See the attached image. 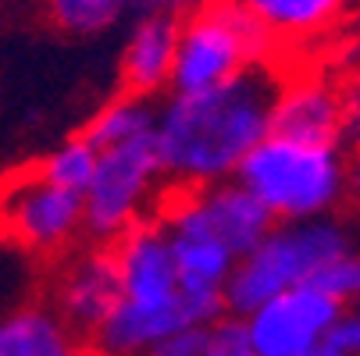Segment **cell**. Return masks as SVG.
Returning a JSON list of instances; mask_svg holds the SVG:
<instances>
[{
  "mask_svg": "<svg viewBox=\"0 0 360 356\" xmlns=\"http://www.w3.org/2000/svg\"><path fill=\"white\" fill-rule=\"evenodd\" d=\"M275 89L278 79L264 65L203 93H165L153 125L165 178L179 189L236 178L239 161L271 128Z\"/></svg>",
  "mask_w": 360,
  "mask_h": 356,
  "instance_id": "cell-1",
  "label": "cell"
},
{
  "mask_svg": "<svg viewBox=\"0 0 360 356\" xmlns=\"http://www.w3.org/2000/svg\"><path fill=\"white\" fill-rule=\"evenodd\" d=\"M236 182L271 221H314L335 214L349 192V164L339 143L271 132L236 168Z\"/></svg>",
  "mask_w": 360,
  "mask_h": 356,
  "instance_id": "cell-2",
  "label": "cell"
},
{
  "mask_svg": "<svg viewBox=\"0 0 360 356\" xmlns=\"http://www.w3.org/2000/svg\"><path fill=\"white\" fill-rule=\"evenodd\" d=\"M356 246L353 228L335 214L314 221H275L268 235L236 261L225 282V314L243 317L278 292L311 285L328 261Z\"/></svg>",
  "mask_w": 360,
  "mask_h": 356,
  "instance_id": "cell-3",
  "label": "cell"
},
{
  "mask_svg": "<svg viewBox=\"0 0 360 356\" xmlns=\"http://www.w3.org/2000/svg\"><path fill=\"white\" fill-rule=\"evenodd\" d=\"M278 39L239 0H200L179 15L168 93H203L264 68Z\"/></svg>",
  "mask_w": 360,
  "mask_h": 356,
  "instance_id": "cell-4",
  "label": "cell"
},
{
  "mask_svg": "<svg viewBox=\"0 0 360 356\" xmlns=\"http://www.w3.org/2000/svg\"><path fill=\"white\" fill-rule=\"evenodd\" d=\"M165 171L153 136L96 150V168L82 189V235L111 246L136 221L150 218Z\"/></svg>",
  "mask_w": 360,
  "mask_h": 356,
  "instance_id": "cell-5",
  "label": "cell"
},
{
  "mask_svg": "<svg viewBox=\"0 0 360 356\" xmlns=\"http://www.w3.org/2000/svg\"><path fill=\"white\" fill-rule=\"evenodd\" d=\"M153 218L168 235L186 303L196 310L200 324H214L218 317H225V282L239 257L203 221L193 189H179Z\"/></svg>",
  "mask_w": 360,
  "mask_h": 356,
  "instance_id": "cell-6",
  "label": "cell"
},
{
  "mask_svg": "<svg viewBox=\"0 0 360 356\" xmlns=\"http://www.w3.org/2000/svg\"><path fill=\"white\" fill-rule=\"evenodd\" d=\"M339 310L342 303L325 296L318 285H296L243 314L239 324L253 356H311L321 349Z\"/></svg>",
  "mask_w": 360,
  "mask_h": 356,
  "instance_id": "cell-7",
  "label": "cell"
},
{
  "mask_svg": "<svg viewBox=\"0 0 360 356\" xmlns=\"http://www.w3.org/2000/svg\"><path fill=\"white\" fill-rule=\"evenodd\" d=\"M0 211L11 239L32 253H61L82 235V196L50 185L39 175L15 185Z\"/></svg>",
  "mask_w": 360,
  "mask_h": 356,
  "instance_id": "cell-8",
  "label": "cell"
},
{
  "mask_svg": "<svg viewBox=\"0 0 360 356\" xmlns=\"http://www.w3.org/2000/svg\"><path fill=\"white\" fill-rule=\"evenodd\" d=\"M118 268L111 246H93L72 257L54 285H50V310H54L82 342L108 321L118 303Z\"/></svg>",
  "mask_w": 360,
  "mask_h": 356,
  "instance_id": "cell-9",
  "label": "cell"
},
{
  "mask_svg": "<svg viewBox=\"0 0 360 356\" xmlns=\"http://www.w3.org/2000/svg\"><path fill=\"white\" fill-rule=\"evenodd\" d=\"M175 39H179V15L136 11L129 18V32L122 39V54H118L122 93H136L146 100L165 96L172 86Z\"/></svg>",
  "mask_w": 360,
  "mask_h": 356,
  "instance_id": "cell-10",
  "label": "cell"
},
{
  "mask_svg": "<svg viewBox=\"0 0 360 356\" xmlns=\"http://www.w3.org/2000/svg\"><path fill=\"white\" fill-rule=\"evenodd\" d=\"M271 132L339 143L342 146V100L325 79H300L275 89L271 100Z\"/></svg>",
  "mask_w": 360,
  "mask_h": 356,
  "instance_id": "cell-11",
  "label": "cell"
},
{
  "mask_svg": "<svg viewBox=\"0 0 360 356\" xmlns=\"http://www.w3.org/2000/svg\"><path fill=\"white\" fill-rule=\"evenodd\" d=\"M193 199H196L203 221L211 225V232L236 253V257H243L246 249H253L268 235V228L275 225L271 214L236 178L214 182V185H200V189H193Z\"/></svg>",
  "mask_w": 360,
  "mask_h": 356,
  "instance_id": "cell-12",
  "label": "cell"
},
{
  "mask_svg": "<svg viewBox=\"0 0 360 356\" xmlns=\"http://www.w3.org/2000/svg\"><path fill=\"white\" fill-rule=\"evenodd\" d=\"M0 356H89V349L50 303H18L0 314Z\"/></svg>",
  "mask_w": 360,
  "mask_h": 356,
  "instance_id": "cell-13",
  "label": "cell"
},
{
  "mask_svg": "<svg viewBox=\"0 0 360 356\" xmlns=\"http://www.w3.org/2000/svg\"><path fill=\"white\" fill-rule=\"evenodd\" d=\"M239 4L278 43H300L325 36L339 22L346 0H239Z\"/></svg>",
  "mask_w": 360,
  "mask_h": 356,
  "instance_id": "cell-14",
  "label": "cell"
},
{
  "mask_svg": "<svg viewBox=\"0 0 360 356\" xmlns=\"http://www.w3.org/2000/svg\"><path fill=\"white\" fill-rule=\"evenodd\" d=\"M153 125H158V100H146V96H136V93H118L108 104L96 107V114L86 121V128L79 136L93 150H108V146H118V143L153 136Z\"/></svg>",
  "mask_w": 360,
  "mask_h": 356,
  "instance_id": "cell-15",
  "label": "cell"
},
{
  "mask_svg": "<svg viewBox=\"0 0 360 356\" xmlns=\"http://www.w3.org/2000/svg\"><path fill=\"white\" fill-rule=\"evenodd\" d=\"M43 15L72 39H93L136 15V0H43Z\"/></svg>",
  "mask_w": 360,
  "mask_h": 356,
  "instance_id": "cell-16",
  "label": "cell"
},
{
  "mask_svg": "<svg viewBox=\"0 0 360 356\" xmlns=\"http://www.w3.org/2000/svg\"><path fill=\"white\" fill-rule=\"evenodd\" d=\"M93 168H96V150L82 136H72L68 143H61L54 150V154H46V161L39 164V178L82 196V189L93 178Z\"/></svg>",
  "mask_w": 360,
  "mask_h": 356,
  "instance_id": "cell-17",
  "label": "cell"
},
{
  "mask_svg": "<svg viewBox=\"0 0 360 356\" xmlns=\"http://www.w3.org/2000/svg\"><path fill=\"white\" fill-rule=\"evenodd\" d=\"M325 296H332L335 303H342V307H353V303H360V246L356 249H346L339 253L335 261H328L314 282Z\"/></svg>",
  "mask_w": 360,
  "mask_h": 356,
  "instance_id": "cell-18",
  "label": "cell"
},
{
  "mask_svg": "<svg viewBox=\"0 0 360 356\" xmlns=\"http://www.w3.org/2000/svg\"><path fill=\"white\" fill-rule=\"evenodd\" d=\"M321 352H328V356H360V303L339 310V317L325 331Z\"/></svg>",
  "mask_w": 360,
  "mask_h": 356,
  "instance_id": "cell-19",
  "label": "cell"
},
{
  "mask_svg": "<svg viewBox=\"0 0 360 356\" xmlns=\"http://www.w3.org/2000/svg\"><path fill=\"white\" fill-rule=\"evenodd\" d=\"M200 356H250V345H246L239 317L225 314L214 324H207V338H203Z\"/></svg>",
  "mask_w": 360,
  "mask_h": 356,
  "instance_id": "cell-20",
  "label": "cell"
},
{
  "mask_svg": "<svg viewBox=\"0 0 360 356\" xmlns=\"http://www.w3.org/2000/svg\"><path fill=\"white\" fill-rule=\"evenodd\" d=\"M203 338H207V328H182V331L165 335L161 342H153L146 356H200Z\"/></svg>",
  "mask_w": 360,
  "mask_h": 356,
  "instance_id": "cell-21",
  "label": "cell"
},
{
  "mask_svg": "<svg viewBox=\"0 0 360 356\" xmlns=\"http://www.w3.org/2000/svg\"><path fill=\"white\" fill-rule=\"evenodd\" d=\"M339 100H342V146L349 139L360 143V86L339 89Z\"/></svg>",
  "mask_w": 360,
  "mask_h": 356,
  "instance_id": "cell-22",
  "label": "cell"
},
{
  "mask_svg": "<svg viewBox=\"0 0 360 356\" xmlns=\"http://www.w3.org/2000/svg\"><path fill=\"white\" fill-rule=\"evenodd\" d=\"M200 0H136V11H168V15H182Z\"/></svg>",
  "mask_w": 360,
  "mask_h": 356,
  "instance_id": "cell-23",
  "label": "cell"
},
{
  "mask_svg": "<svg viewBox=\"0 0 360 356\" xmlns=\"http://www.w3.org/2000/svg\"><path fill=\"white\" fill-rule=\"evenodd\" d=\"M349 192H353L356 203H360V164H353V171H349Z\"/></svg>",
  "mask_w": 360,
  "mask_h": 356,
  "instance_id": "cell-24",
  "label": "cell"
},
{
  "mask_svg": "<svg viewBox=\"0 0 360 356\" xmlns=\"http://www.w3.org/2000/svg\"><path fill=\"white\" fill-rule=\"evenodd\" d=\"M353 58L360 61V39H356V46H353Z\"/></svg>",
  "mask_w": 360,
  "mask_h": 356,
  "instance_id": "cell-25",
  "label": "cell"
},
{
  "mask_svg": "<svg viewBox=\"0 0 360 356\" xmlns=\"http://www.w3.org/2000/svg\"><path fill=\"white\" fill-rule=\"evenodd\" d=\"M250 356H253V352H250ZM311 356H328V352H321V349H318V352H311Z\"/></svg>",
  "mask_w": 360,
  "mask_h": 356,
  "instance_id": "cell-26",
  "label": "cell"
}]
</instances>
